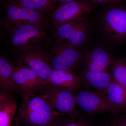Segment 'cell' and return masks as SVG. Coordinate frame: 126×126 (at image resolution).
<instances>
[{
	"label": "cell",
	"mask_w": 126,
	"mask_h": 126,
	"mask_svg": "<svg viewBox=\"0 0 126 126\" xmlns=\"http://www.w3.org/2000/svg\"><path fill=\"white\" fill-rule=\"evenodd\" d=\"M5 8L4 28L27 23L47 25L46 15L40 12L21 6L11 0H7Z\"/></svg>",
	"instance_id": "cell-5"
},
{
	"label": "cell",
	"mask_w": 126,
	"mask_h": 126,
	"mask_svg": "<svg viewBox=\"0 0 126 126\" xmlns=\"http://www.w3.org/2000/svg\"><path fill=\"white\" fill-rule=\"evenodd\" d=\"M11 126H14V124H12V125Z\"/></svg>",
	"instance_id": "cell-25"
},
{
	"label": "cell",
	"mask_w": 126,
	"mask_h": 126,
	"mask_svg": "<svg viewBox=\"0 0 126 126\" xmlns=\"http://www.w3.org/2000/svg\"><path fill=\"white\" fill-rule=\"evenodd\" d=\"M75 96L77 105L88 115L94 116L117 113L115 106L106 94L86 88Z\"/></svg>",
	"instance_id": "cell-6"
},
{
	"label": "cell",
	"mask_w": 126,
	"mask_h": 126,
	"mask_svg": "<svg viewBox=\"0 0 126 126\" xmlns=\"http://www.w3.org/2000/svg\"><path fill=\"white\" fill-rule=\"evenodd\" d=\"M58 115L47 95L37 94L22 101L13 124L14 126H55Z\"/></svg>",
	"instance_id": "cell-1"
},
{
	"label": "cell",
	"mask_w": 126,
	"mask_h": 126,
	"mask_svg": "<svg viewBox=\"0 0 126 126\" xmlns=\"http://www.w3.org/2000/svg\"><path fill=\"white\" fill-rule=\"evenodd\" d=\"M94 4L86 0H78L60 5L50 15L53 30L58 26L77 19L87 17Z\"/></svg>",
	"instance_id": "cell-7"
},
{
	"label": "cell",
	"mask_w": 126,
	"mask_h": 126,
	"mask_svg": "<svg viewBox=\"0 0 126 126\" xmlns=\"http://www.w3.org/2000/svg\"><path fill=\"white\" fill-rule=\"evenodd\" d=\"M84 69L101 72L108 70L114 60L103 48H96L84 56Z\"/></svg>",
	"instance_id": "cell-14"
},
{
	"label": "cell",
	"mask_w": 126,
	"mask_h": 126,
	"mask_svg": "<svg viewBox=\"0 0 126 126\" xmlns=\"http://www.w3.org/2000/svg\"><path fill=\"white\" fill-rule=\"evenodd\" d=\"M55 0L57 3L59 2V3L61 5L65 4V3H68V2L78 0H86L92 2L91 0Z\"/></svg>",
	"instance_id": "cell-23"
},
{
	"label": "cell",
	"mask_w": 126,
	"mask_h": 126,
	"mask_svg": "<svg viewBox=\"0 0 126 126\" xmlns=\"http://www.w3.org/2000/svg\"><path fill=\"white\" fill-rule=\"evenodd\" d=\"M79 76L81 86L90 87L96 92L106 94L109 86L114 79L112 74L108 70L97 72L84 69Z\"/></svg>",
	"instance_id": "cell-12"
},
{
	"label": "cell",
	"mask_w": 126,
	"mask_h": 126,
	"mask_svg": "<svg viewBox=\"0 0 126 126\" xmlns=\"http://www.w3.org/2000/svg\"><path fill=\"white\" fill-rule=\"evenodd\" d=\"M124 59V62H125V64L126 66V56L123 59Z\"/></svg>",
	"instance_id": "cell-24"
},
{
	"label": "cell",
	"mask_w": 126,
	"mask_h": 126,
	"mask_svg": "<svg viewBox=\"0 0 126 126\" xmlns=\"http://www.w3.org/2000/svg\"><path fill=\"white\" fill-rule=\"evenodd\" d=\"M18 110L17 103L10 93L0 91V126H11Z\"/></svg>",
	"instance_id": "cell-15"
},
{
	"label": "cell",
	"mask_w": 126,
	"mask_h": 126,
	"mask_svg": "<svg viewBox=\"0 0 126 126\" xmlns=\"http://www.w3.org/2000/svg\"><path fill=\"white\" fill-rule=\"evenodd\" d=\"M55 126H98L94 122L79 113L75 117L68 116H56Z\"/></svg>",
	"instance_id": "cell-19"
},
{
	"label": "cell",
	"mask_w": 126,
	"mask_h": 126,
	"mask_svg": "<svg viewBox=\"0 0 126 126\" xmlns=\"http://www.w3.org/2000/svg\"><path fill=\"white\" fill-rule=\"evenodd\" d=\"M98 126H126V111L117 113H107L98 121Z\"/></svg>",
	"instance_id": "cell-21"
},
{
	"label": "cell",
	"mask_w": 126,
	"mask_h": 126,
	"mask_svg": "<svg viewBox=\"0 0 126 126\" xmlns=\"http://www.w3.org/2000/svg\"><path fill=\"white\" fill-rule=\"evenodd\" d=\"M16 65L31 69L48 82L53 71L48 54L41 48L18 53Z\"/></svg>",
	"instance_id": "cell-9"
},
{
	"label": "cell",
	"mask_w": 126,
	"mask_h": 126,
	"mask_svg": "<svg viewBox=\"0 0 126 126\" xmlns=\"http://www.w3.org/2000/svg\"><path fill=\"white\" fill-rule=\"evenodd\" d=\"M45 94L59 116L75 117L80 113L77 109L76 96L73 92L48 83Z\"/></svg>",
	"instance_id": "cell-10"
},
{
	"label": "cell",
	"mask_w": 126,
	"mask_h": 126,
	"mask_svg": "<svg viewBox=\"0 0 126 126\" xmlns=\"http://www.w3.org/2000/svg\"><path fill=\"white\" fill-rule=\"evenodd\" d=\"M87 17L77 19L55 29L56 42L75 49L85 44L87 37Z\"/></svg>",
	"instance_id": "cell-4"
},
{
	"label": "cell",
	"mask_w": 126,
	"mask_h": 126,
	"mask_svg": "<svg viewBox=\"0 0 126 126\" xmlns=\"http://www.w3.org/2000/svg\"><path fill=\"white\" fill-rule=\"evenodd\" d=\"M46 26L27 23L4 29L10 47L18 53L41 48L48 38Z\"/></svg>",
	"instance_id": "cell-2"
},
{
	"label": "cell",
	"mask_w": 126,
	"mask_h": 126,
	"mask_svg": "<svg viewBox=\"0 0 126 126\" xmlns=\"http://www.w3.org/2000/svg\"><path fill=\"white\" fill-rule=\"evenodd\" d=\"M106 32L113 40L121 42L126 38V9L111 6L104 16Z\"/></svg>",
	"instance_id": "cell-11"
},
{
	"label": "cell",
	"mask_w": 126,
	"mask_h": 126,
	"mask_svg": "<svg viewBox=\"0 0 126 126\" xmlns=\"http://www.w3.org/2000/svg\"><path fill=\"white\" fill-rule=\"evenodd\" d=\"M15 65L5 58H0V88L7 92L16 91V86L12 77Z\"/></svg>",
	"instance_id": "cell-17"
},
{
	"label": "cell",
	"mask_w": 126,
	"mask_h": 126,
	"mask_svg": "<svg viewBox=\"0 0 126 126\" xmlns=\"http://www.w3.org/2000/svg\"><path fill=\"white\" fill-rule=\"evenodd\" d=\"M24 7L35 10L47 15L55 10L57 2L55 0H11Z\"/></svg>",
	"instance_id": "cell-18"
},
{
	"label": "cell",
	"mask_w": 126,
	"mask_h": 126,
	"mask_svg": "<svg viewBox=\"0 0 126 126\" xmlns=\"http://www.w3.org/2000/svg\"><path fill=\"white\" fill-rule=\"evenodd\" d=\"M49 54L53 69L69 70L75 73L84 61V55L75 49L56 42Z\"/></svg>",
	"instance_id": "cell-8"
},
{
	"label": "cell",
	"mask_w": 126,
	"mask_h": 126,
	"mask_svg": "<svg viewBox=\"0 0 126 126\" xmlns=\"http://www.w3.org/2000/svg\"><path fill=\"white\" fill-rule=\"evenodd\" d=\"M48 83L62 90L74 92L82 86L80 76L69 70L53 69Z\"/></svg>",
	"instance_id": "cell-13"
},
{
	"label": "cell",
	"mask_w": 126,
	"mask_h": 126,
	"mask_svg": "<svg viewBox=\"0 0 126 126\" xmlns=\"http://www.w3.org/2000/svg\"><path fill=\"white\" fill-rule=\"evenodd\" d=\"M93 4H102L112 6H115L119 2L120 0H91Z\"/></svg>",
	"instance_id": "cell-22"
},
{
	"label": "cell",
	"mask_w": 126,
	"mask_h": 126,
	"mask_svg": "<svg viewBox=\"0 0 126 126\" xmlns=\"http://www.w3.org/2000/svg\"><path fill=\"white\" fill-rule=\"evenodd\" d=\"M12 77L18 93L22 101L37 94H44L48 82L33 70L21 66H14Z\"/></svg>",
	"instance_id": "cell-3"
},
{
	"label": "cell",
	"mask_w": 126,
	"mask_h": 126,
	"mask_svg": "<svg viewBox=\"0 0 126 126\" xmlns=\"http://www.w3.org/2000/svg\"><path fill=\"white\" fill-rule=\"evenodd\" d=\"M106 95L117 113L126 110V92L114 79L109 86Z\"/></svg>",
	"instance_id": "cell-16"
},
{
	"label": "cell",
	"mask_w": 126,
	"mask_h": 126,
	"mask_svg": "<svg viewBox=\"0 0 126 126\" xmlns=\"http://www.w3.org/2000/svg\"><path fill=\"white\" fill-rule=\"evenodd\" d=\"M110 67L114 79L126 92V66L124 59L114 60Z\"/></svg>",
	"instance_id": "cell-20"
}]
</instances>
